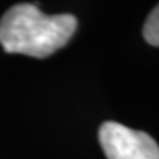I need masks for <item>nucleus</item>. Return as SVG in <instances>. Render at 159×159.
<instances>
[{"instance_id": "obj_3", "label": "nucleus", "mask_w": 159, "mask_h": 159, "mask_svg": "<svg viewBox=\"0 0 159 159\" xmlns=\"http://www.w3.org/2000/svg\"><path fill=\"white\" fill-rule=\"evenodd\" d=\"M143 38L148 44L159 47V5L149 13L143 26Z\"/></svg>"}, {"instance_id": "obj_1", "label": "nucleus", "mask_w": 159, "mask_h": 159, "mask_svg": "<svg viewBox=\"0 0 159 159\" xmlns=\"http://www.w3.org/2000/svg\"><path fill=\"white\" fill-rule=\"evenodd\" d=\"M76 26L73 15H46L36 5L18 3L0 20V44L8 54L46 59L67 46Z\"/></svg>"}, {"instance_id": "obj_2", "label": "nucleus", "mask_w": 159, "mask_h": 159, "mask_svg": "<svg viewBox=\"0 0 159 159\" xmlns=\"http://www.w3.org/2000/svg\"><path fill=\"white\" fill-rule=\"evenodd\" d=\"M99 143L107 159H159V146L148 133L117 122H104Z\"/></svg>"}]
</instances>
